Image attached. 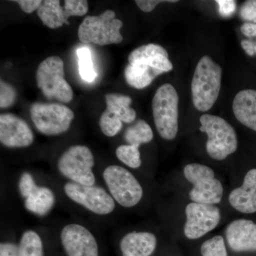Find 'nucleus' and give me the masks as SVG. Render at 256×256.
Here are the masks:
<instances>
[{"label": "nucleus", "instance_id": "obj_5", "mask_svg": "<svg viewBox=\"0 0 256 256\" xmlns=\"http://www.w3.org/2000/svg\"><path fill=\"white\" fill-rule=\"evenodd\" d=\"M95 160L87 146H70L58 158L57 168L62 176L72 182L86 186L96 185Z\"/></svg>", "mask_w": 256, "mask_h": 256}, {"label": "nucleus", "instance_id": "obj_19", "mask_svg": "<svg viewBox=\"0 0 256 256\" xmlns=\"http://www.w3.org/2000/svg\"><path fill=\"white\" fill-rule=\"evenodd\" d=\"M106 109L104 114L120 120L124 124H131L136 118V112L130 108L132 98L122 94H109L106 96Z\"/></svg>", "mask_w": 256, "mask_h": 256}, {"label": "nucleus", "instance_id": "obj_12", "mask_svg": "<svg viewBox=\"0 0 256 256\" xmlns=\"http://www.w3.org/2000/svg\"><path fill=\"white\" fill-rule=\"evenodd\" d=\"M60 242L67 256H99L95 236L85 226L72 223L60 230Z\"/></svg>", "mask_w": 256, "mask_h": 256}, {"label": "nucleus", "instance_id": "obj_27", "mask_svg": "<svg viewBox=\"0 0 256 256\" xmlns=\"http://www.w3.org/2000/svg\"><path fill=\"white\" fill-rule=\"evenodd\" d=\"M202 256H228L223 237L216 236L202 245Z\"/></svg>", "mask_w": 256, "mask_h": 256}, {"label": "nucleus", "instance_id": "obj_36", "mask_svg": "<svg viewBox=\"0 0 256 256\" xmlns=\"http://www.w3.org/2000/svg\"><path fill=\"white\" fill-rule=\"evenodd\" d=\"M242 34L247 37L256 36V24L252 23H245L240 28Z\"/></svg>", "mask_w": 256, "mask_h": 256}, {"label": "nucleus", "instance_id": "obj_24", "mask_svg": "<svg viewBox=\"0 0 256 256\" xmlns=\"http://www.w3.org/2000/svg\"><path fill=\"white\" fill-rule=\"evenodd\" d=\"M18 246V256H44L43 242L35 230H25Z\"/></svg>", "mask_w": 256, "mask_h": 256}, {"label": "nucleus", "instance_id": "obj_10", "mask_svg": "<svg viewBox=\"0 0 256 256\" xmlns=\"http://www.w3.org/2000/svg\"><path fill=\"white\" fill-rule=\"evenodd\" d=\"M64 191L70 201L94 214H110L116 208V202L110 193L97 185L86 186L67 182L64 184Z\"/></svg>", "mask_w": 256, "mask_h": 256}, {"label": "nucleus", "instance_id": "obj_22", "mask_svg": "<svg viewBox=\"0 0 256 256\" xmlns=\"http://www.w3.org/2000/svg\"><path fill=\"white\" fill-rule=\"evenodd\" d=\"M161 70L144 65H129L124 69V78L128 85L136 89H143L150 85Z\"/></svg>", "mask_w": 256, "mask_h": 256}, {"label": "nucleus", "instance_id": "obj_38", "mask_svg": "<svg viewBox=\"0 0 256 256\" xmlns=\"http://www.w3.org/2000/svg\"><path fill=\"white\" fill-rule=\"evenodd\" d=\"M255 53H256V42L255 43Z\"/></svg>", "mask_w": 256, "mask_h": 256}, {"label": "nucleus", "instance_id": "obj_31", "mask_svg": "<svg viewBox=\"0 0 256 256\" xmlns=\"http://www.w3.org/2000/svg\"><path fill=\"white\" fill-rule=\"evenodd\" d=\"M240 16L246 21L256 22V0L245 2L240 8Z\"/></svg>", "mask_w": 256, "mask_h": 256}, {"label": "nucleus", "instance_id": "obj_34", "mask_svg": "<svg viewBox=\"0 0 256 256\" xmlns=\"http://www.w3.org/2000/svg\"><path fill=\"white\" fill-rule=\"evenodd\" d=\"M14 2L18 3L24 12L30 14L35 10H38L43 1L42 0H16Z\"/></svg>", "mask_w": 256, "mask_h": 256}, {"label": "nucleus", "instance_id": "obj_21", "mask_svg": "<svg viewBox=\"0 0 256 256\" xmlns=\"http://www.w3.org/2000/svg\"><path fill=\"white\" fill-rule=\"evenodd\" d=\"M37 15L47 28L54 30L69 24L68 16L58 0H45L37 10Z\"/></svg>", "mask_w": 256, "mask_h": 256}, {"label": "nucleus", "instance_id": "obj_37", "mask_svg": "<svg viewBox=\"0 0 256 256\" xmlns=\"http://www.w3.org/2000/svg\"><path fill=\"white\" fill-rule=\"evenodd\" d=\"M242 50H245L246 53L250 56H252L256 54L255 53V43L249 40H242Z\"/></svg>", "mask_w": 256, "mask_h": 256}, {"label": "nucleus", "instance_id": "obj_6", "mask_svg": "<svg viewBox=\"0 0 256 256\" xmlns=\"http://www.w3.org/2000/svg\"><path fill=\"white\" fill-rule=\"evenodd\" d=\"M108 192L116 203L124 208L136 206L142 200L143 188L136 176L120 165H109L102 172Z\"/></svg>", "mask_w": 256, "mask_h": 256}, {"label": "nucleus", "instance_id": "obj_30", "mask_svg": "<svg viewBox=\"0 0 256 256\" xmlns=\"http://www.w3.org/2000/svg\"><path fill=\"white\" fill-rule=\"evenodd\" d=\"M37 186L38 185L31 173L25 172L20 176L18 184V191L21 196L24 200L36 190Z\"/></svg>", "mask_w": 256, "mask_h": 256}, {"label": "nucleus", "instance_id": "obj_25", "mask_svg": "<svg viewBox=\"0 0 256 256\" xmlns=\"http://www.w3.org/2000/svg\"><path fill=\"white\" fill-rule=\"evenodd\" d=\"M78 56L79 74L82 80L92 82L97 77L94 63H92V52L87 47H82L76 50Z\"/></svg>", "mask_w": 256, "mask_h": 256}, {"label": "nucleus", "instance_id": "obj_7", "mask_svg": "<svg viewBox=\"0 0 256 256\" xmlns=\"http://www.w3.org/2000/svg\"><path fill=\"white\" fill-rule=\"evenodd\" d=\"M37 86L48 99H56L64 104L73 100L74 92L64 78L63 60L52 56L38 65L36 72Z\"/></svg>", "mask_w": 256, "mask_h": 256}, {"label": "nucleus", "instance_id": "obj_33", "mask_svg": "<svg viewBox=\"0 0 256 256\" xmlns=\"http://www.w3.org/2000/svg\"><path fill=\"white\" fill-rule=\"evenodd\" d=\"M175 0H136V3L139 6L140 9L144 12H150L153 11L156 5L162 2H176Z\"/></svg>", "mask_w": 256, "mask_h": 256}, {"label": "nucleus", "instance_id": "obj_20", "mask_svg": "<svg viewBox=\"0 0 256 256\" xmlns=\"http://www.w3.org/2000/svg\"><path fill=\"white\" fill-rule=\"evenodd\" d=\"M54 193L47 186H37L31 194L24 200L26 210L34 214L43 216L54 206Z\"/></svg>", "mask_w": 256, "mask_h": 256}, {"label": "nucleus", "instance_id": "obj_14", "mask_svg": "<svg viewBox=\"0 0 256 256\" xmlns=\"http://www.w3.org/2000/svg\"><path fill=\"white\" fill-rule=\"evenodd\" d=\"M226 236L234 252H256V224L252 220H234L227 227Z\"/></svg>", "mask_w": 256, "mask_h": 256}, {"label": "nucleus", "instance_id": "obj_28", "mask_svg": "<svg viewBox=\"0 0 256 256\" xmlns=\"http://www.w3.org/2000/svg\"><path fill=\"white\" fill-rule=\"evenodd\" d=\"M16 98V92L10 84L1 80L0 82V108H8L14 105Z\"/></svg>", "mask_w": 256, "mask_h": 256}, {"label": "nucleus", "instance_id": "obj_15", "mask_svg": "<svg viewBox=\"0 0 256 256\" xmlns=\"http://www.w3.org/2000/svg\"><path fill=\"white\" fill-rule=\"evenodd\" d=\"M128 62L130 65L148 66L163 73L173 68L168 52L156 44H148L133 50L128 56Z\"/></svg>", "mask_w": 256, "mask_h": 256}, {"label": "nucleus", "instance_id": "obj_2", "mask_svg": "<svg viewBox=\"0 0 256 256\" xmlns=\"http://www.w3.org/2000/svg\"><path fill=\"white\" fill-rule=\"evenodd\" d=\"M202 132L206 133V151L210 158L224 160L238 148V138L234 128L226 120L213 114L200 118Z\"/></svg>", "mask_w": 256, "mask_h": 256}, {"label": "nucleus", "instance_id": "obj_8", "mask_svg": "<svg viewBox=\"0 0 256 256\" xmlns=\"http://www.w3.org/2000/svg\"><path fill=\"white\" fill-rule=\"evenodd\" d=\"M185 178L194 185L190 192V200L195 203L214 205L220 203L224 188L215 173L206 165L190 164L184 170Z\"/></svg>", "mask_w": 256, "mask_h": 256}, {"label": "nucleus", "instance_id": "obj_3", "mask_svg": "<svg viewBox=\"0 0 256 256\" xmlns=\"http://www.w3.org/2000/svg\"><path fill=\"white\" fill-rule=\"evenodd\" d=\"M152 108L160 136L166 140L174 139L178 128V96L174 87L170 84L161 86L153 97Z\"/></svg>", "mask_w": 256, "mask_h": 256}, {"label": "nucleus", "instance_id": "obj_13", "mask_svg": "<svg viewBox=\"0 0 256 256\" xmlns=\"http://www.w3.org/2000/svg\"><path fill=\"white\" fill-rule=\"evenodd\" d=\"M34 140L31 128L16 114H3L0 116V142L8 148H25Z\"/></svg>", "mask_w": 256, "mask_h": 256}, {"label": "nucleus", "instance_id": "obj_11", "mask_svg": "<svg viewBox=\"0 0 256 256\" xmlns=\"http://www.w3.org/2000/svg\"><path fill=\"white\" fill-rule=\"evenodd\" d=\"M186 222L185 224V236L194 240L212 232L220 224V208L214 205L205 204H188L185 208Z\"/></svg>", "mask_w": 256, "mask_h": 256}, {"label": "nucleus", "instance_id": "obj_16", "mask_svg": "<svg viewBox=\"0 0 256 256\" xmlns=\"http://www.w3.org/2000/svg\"><path fill=\"white\" fill-rule=\"evenodd\" d=\"M229 203L236 210L244 214L256 212V169L248 172L240 188L230 192Z\"/></svg>", "mask_w": 256, "mask_h": 256}, {"label": "nucleus", "instance_id": "obj_32", "mask_svg": "<svg viewBox=\"0 0 256 256\" xmlns=\"http://www.w3.org/2000/svg\"><path fill=\"white\" fill-rule=\"evenodd\" d=\"M216 2L218 4V11L224 18H228L233 14L236 8V2L233 0H217Z\"/></svg>", "mask_w": 256, "mask_h": 256}, {"label": "nucleus", "instance_id": "obj_35", "mask_svg": "<svg viewBox=\"0 0 256 256\" xmlns=\"http://www.w3.org/2000/svg\"><path fill=\"white\" fill-rule=\"evenodd\" d=\"M0 256H18V246L12 242L0 244Z\"/></svg>", "mask_w": 256, "mask_h": 256}, {"label": "nucleus", "instance_id": "obj_17", "mask_svg": "<svg viewBox=\"0 0 256 256\" xmlns=\"http://www.w3.org/2000/svg\"><path fill=\"white\" fill-rule=\"evenodd\" d=\"M158 240L154 234L146 232H132L124 235L120 242L122 256H151Z\"/></svg>", "mask_w": 256, "mask_h": 256}, {"label": "nucleus", "instance_id": "obj_4", "mask_svg": "<svg viewBox=\"0 0 256 256\" xmlns=\"http://www.w3.org/2000/svg\"><path fill=\"white\" fill-rule=\"evenodd\" d=\"M122 24L116 18L112 10H106L98 16H88L78 30L79 40L82 43H92L99 46L120 44L124 40L120 34Z\"/></svg>", "mask_w": 256, "mask_h": 256}, {"label": "nucleus", "instance_id": "obj_29", "mask_svg": "<svg viewBox=\"0 0 256 256\" xmlns=\"http://www.w3.org/2000/svg\"><path fill=\"white\" fill-rule=\"evenodd\" d=\"M64 9L68 18L82 16L88 11V4L86 0H66L64 2Z\"/></svg>", "mask_w": 256, "mask_h": 256}, {"label": "nucleus", "instance_id": "obj_23", "mask_svg": "<svg viewBox=\"0 0 256 256\" xmlns=\"http://www.w3.org/2000/svg\"><path fill=\"white\" fill-rule=\"evenodd\" d=\"M124 137L128 144L140 146L142 144L150 142L154 138V134L148 122L143 120H139L126 130Z\"/></svg>", "mask_w": 256, "mask_h": 256}, {"label": "nucleus", "instance_id": "obj_9", "mask_svg": "<svg viewBox=\"0 0 256 256\" xmlns=\"http://www.w3.org/2000/svg\"><path fill=\"white\" fill-rule=\"evenodd\" d=\"M30 116L37 130L47 136L67 132L74 118L73 111L60 104L34 102L30 107Z\"/></svg>", "mask_w": 256, "mask_h": 256}, {"label": "nucleus", "instance_id": "obj_26", "mask_svg": "<svg viewBox=\"0 0 256 256\" xmlns=\"http://www.w3.org/2000/svg\"><path fill=\"white\" fill-rule=\"evenodd\" d=\"M140 146L132 144H122L116 149L118 159L128 168L138 169L142 165Z\"/></svg>", "mask_w": 256, "mask_h": 256}, {"label": "nucleus", "instance_id": "obj_18", "mask_svg": "<svg viewBox=\"0 0 256 256\" xmlns=\"http://www.w3.org/2000/svg\"><path fill=\"white\" fill-rule=\"evenodd\" d=\"M233 111L240 124L256 131V90L238 92L234 99Z\"/></svg>", "mask_w": 256, "mask_h": 256}, {"label": "nucleus", "instance_id": "obj_1", "mask_svg": "<svg viewBox=\"0 0 256 256\" xmlns=\"http://www.w3.org/2000/svg\"><path fill=\"white\" fill-rule=\"evenodd\" d=\"M222 69L208 56H204L197 64L192 82L194 106L201 112L210 110L218 99Z\"/></svg>", "mask_w": 256, "mask_h": 256}]
</instances>
